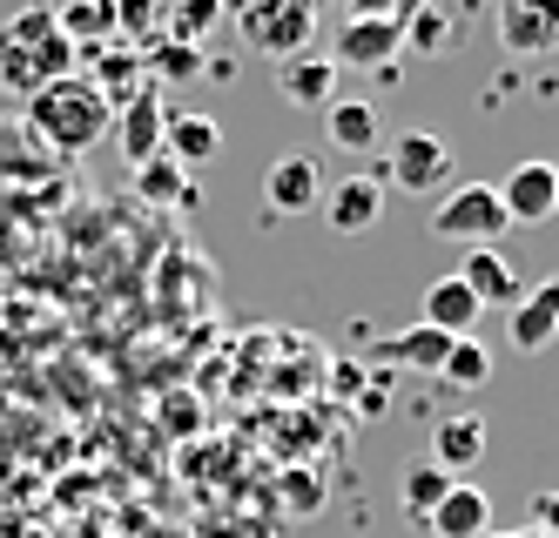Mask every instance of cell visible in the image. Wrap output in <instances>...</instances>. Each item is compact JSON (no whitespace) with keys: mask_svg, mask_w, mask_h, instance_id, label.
I'll list each match as a JSON object with an SVG mask.
<instances>
[{"mask_svg":"<svg viewBox=\"0 0 559 538\" xmlns=\"http://www.w3.org/2000/svg\"><path fill=\"white\" fill-rule=\"evenodd\" d=\"M445 491H452V478H445V471H438L431 458H425V465H412L405 478H397V499H405V512H412L418 525L431 518V505H438V499H445Z\"/></svg>","mask_w":559,"mask_h":538,"instance_id":"27","label":"cell"},{"mask_svg":"<svg viewBox=\"0 0 559 538\" xmlns=\"http://www.w3.org/2000/svg\"><path fill=\"white\" fill-rule=\"evenodd\" d=\"M492 189H499L506 223H519V229H546V223L559 216V169H552L546 155L519 162V169H512L506 182H492Z\"/></svg>","mask_w":559,"mask_h":538,"instance_id":"6","label":"cell"},{"mask_svg":"<svg viewBox=\"0 0 559 538\" xmlns=\"http://www.w3.org/2000/svg\"><path fill=\"white\" fill-rule=\"evenodd\" d=\"M452 169H459V155L445 135H431V129H412V135H397L391 155H384V189L397 195H445L452 189Z\"/></svg>","mask_w":559,"mask_h":538,"instance_id":"4","label":"cell"},{"mask_svg":"<svg viewBox=\"0 0 559 538\" xmlns=\"http://www.w3.org/2000/svg\"><path fill=\"white\" fill-rule=\"evenodd\" d=\"M552 525H559V499L539 491V499H533V531H552Z\"/></svg>","mask_w":559,"mask_h":538,"instance_id":"30","label":"cell"},{"mask_svg":"<svg viewBox=\"0 0 559 538\" xmlns=\"http://www.w3.org/2000/svg\"><path fill=\"white\" fill-rule=\"evenodd\" d=\"M418 8H425V0H344L350 21H391V27H405Z\"/></svg>","mask_w":559,"mask_h":538,"instance_id":"29","label":"cell"},{"mask_svg":"<svg viewBox=\"0 0 559 538\" xmlns=\"http://www.w3.org/2000/svg\"><path fill=\"white\" fill-rule=\"evenodd\" d=\"M478 458H486V425L472 418V410H459V418H445L431 431V465L445 471V478H465Z\"/></svg>","mask_w":559,"mask_h":538,"instance_id":"17","label":"cell"},{"mask_svg":"<svg viewBox=\"0 0 559 538\" xmlns=\"http://www.w3.org/2000/svg\"><path fill=\"white\" fill-rule=\"evenodd\" d=\"M223 21H236L243 48H257L270 61L310 55V40H317V8L310 0H223Z\"/></svg>","mask_w":559,"mask_h":538,"instance_id":"3","label":"cell"},{"mask_svg":"<svg viewBox=\"0 0 559 538\" xmlns=\"http://www.w3.org/2000/svg\"><path fill=\"white\" fill-rule=\"evenodd\" d=\"M425 531H431V538H478V531H492V499H486L478 485L452 478V491H445V499L431 505Z\"/></svg>","mask_w":559,"mask_h":538,"instance_id":"15","label":"cell"},{"mask_svg":"<svg viewBox=\"0 0 559 538\" xmlns=\"http://www.w3.org/2000/svg\"><path fill=\"white\" fill-rule=\"evenodd\" d=\"M216 27H223V0H163V34H169V40L203 48Z\"/></svg>","mask_w":559,"mask_h":538,"instance_id":"24","label":"cell"},{"mask_svg":"<svg viewBox=\"0 0 559 538\" xmlns=\"http://www.w3.org/2000/svg\"><path fill=\"white\" fill-rule=\"evenodd\" d=\"M397 34H405V55H445L452 48V40H459V27H452V14L445 8H438V0H425V8L405 21V27H397Z\"/></svg>","mask_w":559,"mask_h":538,"instance_id":"26","label":"cell"},{"mask_svg":"<svg viewBox=\"0 0 559 538\" xmlns=\"http://www.w3.org/2000/svg\"><path fill=\"white\" fill-rule=\"evenodd\" d=\"M452 276L472 289V303H478V310H506V303L519 297V256L499 250V242H478V250H472Z\"/></svg>","mask_w":559,"mask_h":538,"instance_id":"9","label":"cell"},{"mask_svg":"<svg viewBox=\"0 0 559 538\" xmlns=\"http://www.w3.org/2000/svg\"><path fill=\"white\" fill-rule=\"evenodd\" d=\"M21 108H27V129L41 135L55 155H88V148L108 135V121H115V108L95 95V81H82V74L48 81V88L27 95Z\"/></svg>","mask_w":559,"mask_h":538,"instance_id":"2","label":"cell"},{"mask_svg":"<svg viewBox=\"0 0 559 538\" xmlns=\"http://www.w3.org/2000/svg\"><path fill=\"white\" fill-rule=\"evenodd\" d=\"M519 8H539V14H559V0H519Z\"/></svg>","mask_w":559,"mask_h":538,"instance_id":"32","label":"cell"},{"mask_svg":"<svg viewBox=\"0 0 559 538\" xmlns=\"http://www.w3.org/2000/svg\"><path fill=\"white\" fill-rule=\"evenodd\" d=\"M310 8H317V14H324V8H344V0H310Z\"/></svg>","mask_w":559,"mask_h":538,"instance_id":"33","label":"cell"},{"mask_svg":"<svg viewBox=\"0 0 559 538\" xmlns=\"http://www.w3.org/2000/svg\"><path fill=\"white\" fill-rule=\"evenodd\" d=\"M478 316H486V310L472 303V289H465L459 276H438V283L425 289V323H431V330H445V337H472V323H478Z\"/></svg>","mask_w":559,"mask_h":538,"instance_id":"20","label":"cell"},{"mask_svg":"<svg viewBox=\"0 0 559 538\" xmlns=\"http://www.w3.org/2000/svg\"><path fill=\"white\" fill-rule=\"evenodd\" d=\"M135 195L142 202H155V210H195V182H189V169L182 162H169V155H155V162H142L135 169Z\"/></svg>","mask_w":559,"mask_h":538,"instance_id":"19","label":"cell"},{"mask_svg":"<svg viewBox=\"0 0 559 538\" xmlns=\"http://www.w3.org/2000/svg\"><path fill=\"white\" fill-rule=\"evenodd\" d=\"M317 210H324V223L337 236H365L384 216V182L378 176H344V182H331L324 195H317Z\"/></svg>","mask_w":559,"mask_h":538,"instance_id":"8","label":"cell"},{"mask_svg":"<svg viewBox=\"0 0 559 538\" xmlns=\"http://www.w3.org/2000/svg\"><path fill=\"white\" fill-rule=\"evenodd\" d=\"M438 384H452V391H486V384H492V350L478 344V337H452L445 363H438Z\"/></svg>","mask_w":559,"mask_h":538,"instance_id":"23","label":"cell"},{"mask_svg":"<svg viewBox=\"0 0 559 538\" xmlns=\"http://www.w3.org/2000/svg\"><path fill=\"white\" fill-rule=\"evenodd\" d=\"M478 538H559V531H533V525H512V531H478Z\"/></svg>","mask_w":559,"mask_h":538,"instance_id":"31","label":"cell"},{"mask_svg":"<svg viewBox=\"0 0 559 538\" xmlns=\"http://www.w3.org/2000/svg\"><path fill=\"white\" fill-rule=\"evenodd\" d=\"M324 129H331V142H337L344 155H371V148L384 142V115H378V101H365V95H337V101L324 108Z\"/></svg>","mask_w":559,"mask_h":538,"instance_id":"16","label":"cell"},{"mask_svg":"<svg viewBox=\"0 0 559 538\" xmlns=\"http://www.w3.org/2000/svg\"><path fill=\"white\" fill-rule=\"evenodd\" d=\"M317 195H324V169H317V155H304V148L276 155L263 169V210L270 216H310Z\"/></svg>","mask_w":559,"mask_h":538,"instance_id":"7","label":"cell"},{"mask_svg":"<svg viewBox=\"0 0 559 538\" xmlns=\"http://www.w3.org/2000/svg\"><path fill=\"white\" fill-rule=\"evenodd\" d=\"M163 155L182 162V169H210V162L223 155V129L203 108H169L163 115Z\"/></svg>","mask_w":559,"mask_h":538,"instance_id":"13","label":"cell"},{"mask_svg":"<svg viewBox=\"0 0 559 538\" xmlns=\"http://www.w3.org/2000/svg\"><path fill=\"white\" fill-rule=\"evenodd\" d=\"M499 48L512 61H539L559 48V14H539V8H519V0H499Z\"/></svg>","mask_w":559,"mask_h":538,"instance_id":"14","label":"cell"},{"mask_svg":"<svg viewBox=\"0 0 559 538\" xmlns=\"http://www.w3.org/2000/svg\"><path fill=\"white\" fill-rule=\"evenodd\" d=\"M552 337H559V283H539L533 297H519V310H512V344L546 350Z\"/></svg>","mask_w":559,"mask_h":538,"instance_id":"21","label":"cell"},{"mask_svg":"<svg viewBox=\"0 0 559 538\" xmlns=\"http://www.w3.org/2000/svg\"><path fill=\"white\" fill-rule=\"evenodd\" d=\"M163 95H155V88H135L122 108H115V121H108V129H115V142H122V155H129V169H142V162H155V155H163Z\"/></svg>","mask_w":559,"mask_h":538,"instance_id":"10","label":"cell"},{"mask_svg":"<svg viewBox=\"0 0 559 538\" xmlns=\"http://www.w3.org/2000/svg\"><path fill=\"white\" fill-rule=\"evenodd\" d=\"M452 337L445 330H431V323H412V330H397V337L378 344V363H397V370H418V378H438V363H445Z\"/></svg>","mask_w":559,"mask_h":538,"instance_id":"18","label":"cell"},{"mask_svg":"<svg viewBox=\"0 0 559 538\" xmlns=\"http://www.w3.org/2000/svg\"><path fill=\"white\" fill-rule=\"evenodd\" d=\"M55 27L68 34L74 55H82V48H108V40H115V8H108V0H61Z\"/></svg>","mask_w":559,"mask_h":538,"instance_id":"22","label":"cell"},{"mask_svg":"<svg viewBox=\"0 0 559 538\" xmlns=\"http://www.w3.org/2000/svg\"><path fill=\"white\" fill-rule=\"evenodd\" d=\"M337 61L331 55H290V61H276V95H284L290 108H317L324 115L337 101Z\"/></svg>","mask_w":559,"mask_h":538,"instance_id":"12","label":"cell"},{"mask_svg":"<svg viewBox=\"0 0 559 538\" xmlns=\"http://www.w3.org/2000/svg\"><path fill=\"white\" fill-rule=\"evenodd\" d=\"M391 55H405V34H397L391 21H350L344 14V27L331 40V61L337 68H371V74H384Z\"/></svg>","mask_w":559,"mask_h":538,"instance_id":"11","label":"cell"},{"mask_svg":"<svg viewBox=\"0 0 559 538\" xmlns=\"http://www.w3.org/2000/svg\"><path fill=\"white\" fill-rule=\"evenodd\" d=\"M142 74H155V81H189V74H203V48L155 34V40H148V55H142ZM155 81H148V88H155Z\"/></svg>","mask_w":559,"mask_h":538,"instance_id":"25","label":"cell"},{"mask_svg":"<svg viewBox=\"0 0 559 538\" xmlns=\"http://www.w3.org/2000/svg\"><path fill=\"white\" fill-rule=\"evenodd\" d=\"M61 74H74V48L55 27V8H21L0 21V101L21 108L27 95H41Z\"/></svg>","mask_w":559,"mask_h":538,"instance_id":"1","label":"cell"},{"mask_svg":"<svg viewBox=\"0 0 559 538\" xmlns=\"http://www.w3.org/2000/svg\"><path fill=\"white\" fill-rule=\"evenodd\" d=\"M431 236L465 242V250H478V242H499V236H506L499 189H492V182H459V189H445V195H438V210H431Z\"/></svg>","mask_w":559,"mask_h":538,"instance_id":"5","label":"cell"},{"mask_svg":"<svg viewBox=\"0 0 559 538\" xmlns=\"http://www.w3.org/2000/svg\"><path fill=\"white\" fill-rule=\"evenodd\" d=\"M108 8H115V40H129V48H148L163 34V0H108Z\"/></svg>","mask_w":559,"mask_h":538,"instance_id":"28","label":"cell"}]
</instances>
